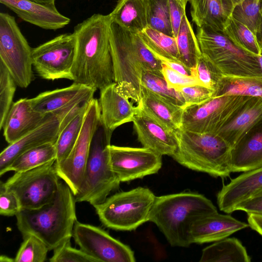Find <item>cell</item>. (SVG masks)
I'll use <instances>...</instances> for the list:
<instances>
[{
  "instance_id": "obj_35",
  "label": "cell",
  "mask_w": 262,
  "mask_h": 262,
  "mask_svg": "<svg viewBox=\"0 0 262 262\" xmlns=\"http://www.w3.org/2000/svg\"><path fill=\"white\" fill-rule=\"evenodd\" d=\"M142 85L172 103L185 108L186 103L179 90L170 88L163 75L143 70Z\"/></svg>"
},
{
  "instance_id": "obj_11",
  "label": "cell",
  "mask_w": 262,
  "mask_h": 262,
  "mask_svg": "<svg viewBox=\"0 0 262 262\" xmlns=\"http://www.w3.org/2000/svg\"><path fill=\"white\" fill-rule=\"evenodd\" d=\"M100 122L98 100L90 103L79 137L68 156L59 163L55 162L57 172L61 180L75 195L81 185L91 142Z\"/></svg>"
},
{
  "instance_id": "obj_54",
  "label": "cell",
  "mask_w": 262,
  "mask_h": 262,
  "mask_svg": "<svg viewBox=\"0 0 262 262\" xmlns=\"http://www.w3.org/2000/svg\"><path fill=\"white\" fill-rule=\"evenodd\" d=\"M242 1V0H232V1H233V2L234 5H235L236 4L238 3L239 2H240Z\"/></svg>"
},
{
  "instance_id": "obj_18",
  "label": "cell",
  "mask_w": 262,
  "mask_h": 262,
  "mask_svg": "<svg viewBox=\"0 0 262 262\" xmlns=\"http://www.w3.org/2000/svg\"><path fill=\"white\" fill-rule=\"evenodd\" d=\"M248 226V224L229 214H220L218 212L207 214L198 218L192 224L189 231L190 241L191 244L215 242Z\"/></svg>"
},
{
  "instance_id": "obj_31",
  "label": "cell",
  "mask_w": 262,
  "mask_h": 262,
  "mask_svg": "<svg viewBox=\"0 0 262 262\" xmlns=\"http://www.w3.org/2000/svg\"><path fill=\"white\" fill-rule=\"evenodd\" d=\"M240 95L258 97L262 100V77H231L224 76L213 97Z\"/></svg>"
},
{
  "instance_id": "obj_32",
  "label": "cell",
  "mask_w": 262,
  "mask_h": 262,
  "mask_svg": "<svg viewBox=\"0 0 262 262\" xmlns=\"http://www.w3.org/2000/svg\"><path fill=\"white\" fill-rule=\"evenodd\" d=\"M139 34L146 47L156 57L181 62L174 37L148 26Z\"/></svg>"
},
{
  "instance_id": "obj_42",
  "label": "cell",
  "mask_w": 262,
  "mask_h": 262,
  "mask_svg": "<svg viewBox=\"0 0 262 262\" xmlns=\"http://www.w3.org/2000/svg\"><path fill=\"white\" fill-rule=\"evenodd\" d=\"M69 239L53 250V254L50 258L51 262H97L83 251L71 246Z\"/></svg>"
},
{
  "instance_id": "obj_21",
  "label": "cell",
  "mask_w": 262,
  "mask_h": 262,
  "mask_svg": "<svg viewBox=\"0 0 262 262\" xmlns=\"http://www.w3.org/2000/svg\"><path fill=\"white\" fill-rule=\"evenodd\" d=\"M100 91V121L105 129L112 134L118 126L133 121L138 108L119 92L115 82Z\"/></svg>"
},
{
  "instance_id": "obj_9",
  "label": "cell",
  "mask_w": 262,
  "mask_h": 262,
  "mask_svg": "<svg viewBox=\"0 0 262 262\" xmlns=\"http://www.w3.org/2000/svg\"><path fill=\"white\" fill-rule=\"evenodd\" d=\"M55 162L16 172L1 186L15 194L21 209L40 207L54 199L61 182Z\"/></svg>"
},
{
  "instance_id": "obj_26",
  "label": "cell",
  "mask_w": 262,
  "mask_h": 262,
  "mask_svg": "<svg viewBox=\"0 0 262 262\" xmlns=\"http://www.w3.org/2000/svg\"><path fill=\"white\" fill-rule=\"evenodd\" d=\"M192 20L198 27L223 32L234 6L232 0H188Z\"/></svg>"
},
{
  "instance_id": "obj_38",
  "label": "cell",
  "mask_w": 262,
  "mask_h": 262,
  "mask_svg": "<svg viewBox=\"0 0 262 262\" xmlns=\"http://www.w3.org/2000/svg\"><path fill=\"white\" fill-rule=\"evenodd\" d=\"M147 20L150 28L173 36L168 0H148Z\"/></svg>"
},
{
  "instance_id": "obj_2",
  "label": "cell",
  "mask_w": 262,
  "mask_h": 262,
  "mask_svg": "<svg viewBox=\"0 0 262 262\" xmlns=\"http://www.w3.org/2000/svg\"><path fill=\"white\" fill-rule=\"evenodd\" d=\"M110 40L117 90L138 104L141 99L143 70L163 75V63L146 47L139 33L113 22Z\"/></svg>"
},
{
  "instance_id": "obj_20",
  "label": "cell",
  "mask_w": 262,
  "mask_h": 262,
  "mask_svg": "<svg viewBox=\"0 0 262 262\" xmlns=\"http://www.w3.org/2000/svg\"><path fill=\"white\" fill-rule=\"evenodd\" d=\"M96 90L74 82L64 88L44 92L29 100L35 111L45 114H56L68 107L91 101Z\"/></svg>"
},
{
  "instance_id": "obj_8",
  "label": "cell",
  "mask_w": 262,
  "mask_h": 262,
  "mask_svg": "<svg viewBox=\"0 0 262 262\" xmlns=\"http://www.w3.org/2000/svg\"><path fill=\"white\" fill-rule=\"evenodd\" d=\"M156 196L149 189L138 187L107 197L94 208L105 227L118 231H132L149 221Z\"/></svg>"
},
{
  "instance_id": "obj_14",
  "label": "cell",
  "mask_w": 262,
  "mask_h": 262,
  "mask_svg": "<svg viewBox=\"0 0 262 262\" xmlns=\"http://www.w3.org/2000/svg\"><path fill=\"white\" fill-rule=\"evenodd\" d=\"M72 237L81 250L97 262H135L134 251L100 227L77 221Z\"/></svg>"
},
{
  "instance_id": "obj_12",
  "label": "cell",
  "mask_w": 262,
  "mask_h": 262,
  "mask_svg": "<svg viewBox=\"0 0 262 262\" xmlns=\"http://www.w3.org/2000/svg\"><path fill=\"white\" fill-rule=\"evenodd\" d=\"M76 48L73 33H64L32 48L34 70L43 79L73 80L72 69Z\"/></svg>"
},
{
  "instance_id": "obj_17",
  "label": "cell",
  "mask_w": 262,
  "mask_h": 262,
  "mask_svg": "<svg viewBox=\"0 0 262 262\" xmlns=\"http://www.w3.org/2000/svg\"><path fill=\"white\" fill-rule=\"evenodd\" d=\"M133 120L138 140L143 147L161 156L174 155L178 148L176 133L165 128L138 106Z\"/></svg>"
},
{
  "instance_id": "obj_15",
  "label": "cell",
  "mask_w": 262,
  "mask_h": 262,
  "mask_svg": "<svg viewBox=\"0 0 262 262\" xmlns=\"http://www.w3.org/2000/svg\"><path fill=\"white\" fill-rule=\"evenodd\" d=\"M109 152L112 170L120 183L156 173L162 165V156L144 147L110 144Z\"/></svg>"
},
{
  "instance_id": "obj_47",
  "label": "cell",
  "mask_w": 262,
  "mask_h": 262,
  "mask_svg": "<svg viewBox=\"0 0 262 262\" xmlns=\"http://www.w3.org/2000/svg\"><path fill=\"white\" fill-rule=\"evenodd\" d=\"M236 210L243 211L247 214L262 215V196L253 197L243 202L238 206Z\"/></svg>"
},
{
  "instance_id": "obj_52",
  "label": "cell",
  "mask_w": 262,
  "mask_h": 262,
  "mask_svg": "<svg viewBox=\"0 0 262 262\" xmlns=\"http://www.w3.org/2000/svg\"><path fill=\"white\" fill-rule=\"evenodd\" d=\"M260 196H262V189L257 191L255 193H254L252 195L251 198H253V197Z\"/></svg>"
},
{
  "instance_id": "obj_7",
  "label": "cell",
  "mask_w": 262,
  "mask_h": 262,
  "mask_svg": "<svg viewBox=\"0 0 262 262\" xmlns=\"http://www.w3.org/2000/svg\"><path fill=\"white\" fill-rule=\"evenodd\" d=\"M196 36L202 54L224 76L262 77L258 55L237 46L223 32L204 26L198 27Z\"/></svg>"
},
{
  "instance_id": "obj_44",
  "label": "cell",
  "mask_w": 262,
  "mask_h": 262,
  "mask_svg": "<svg viewBox=\"0 0 262 262\" xmlns=\"http://www.w3.org/2000/svg\"><path fill=\"white\" fill-rule=\"evenodd\" d=\"M162 74L168 86L177 90L185 86L202 85L197 77L182 75L164 64Z\"/></svg>"
},
{
  "instance_id": "obj_30",
  "label": "cell",
  "mask_w": 262,
  "mask_h": 262,
  "mask_svg": "<svg viewBox=\"0 0 262 262\" xmlns=\"http://www.w3.org/2000/svg\"><path fill=\"white\" fill-rule=\"evenodd\" d=\"M176 39L181 62L188 69L196 71L198 62L202 54L196 36L186 14L182 18Z\"/></svg>"
},
{
  "instance_id": "obj_25",
  "label": "cell",
  "mask_w": 262,
  "mask_h": 262,
  "mask_svg": "<svg viewBox=\"0 0 262 262\" xmlns=\"http://www.w3.org/2000/svg\"><path fill=\"white\" fill-rule=\"evenodd\" d=\"M262 118V100L250 97L216 133L232 147L237 141Z\"/></svg>"
},
{
  "instance_id": "obj_24",
  "label": "cell",
  "mask_w": 262,
  "mask_h": 262,
  "mask_svg": "<svg viewBox=\"0 0 262 262\" xmlns=\"http://www.w3.org/2000/svg\"><path fill=\"white\" fill-rule=\"evenodd\" d=\"M55 114L35 111L29 99L23 98L13 102L2 128L6 141L9 144L14 143Z\"/></svg>"
},
{
  "instance_id": "obj_46",
  "label": "cell",
  "mask_w": 262,
  "mask_h": 262,
  "mask_svg": "<svg viewBox=\"0 0 262 262\" xmlns=\"http://www.w3.org/2000/svg\"><path fill=\"white\" fill-rule=\"evenodd\" d=\"M173 36H177L183 17L186 14L188 0H168Z\"/></svg>"
},
{
  "instance_id": "obj_3",
  "label": "cell",
  "mask_w": 262,
  "mask_h": 262,
  "mask_svg": "<svg viewBox=\"0 0 262 262\" xmlns=\"http://www.w3.org/2000/svg\"><path fill=\"white\" fill-rule=\"evenodd\" d=\"M76 202L68 185L61 181L54 199L38 208L21 209L16 215L23 236L33 234L53 250L71 239L75 222Z\"/></svg>"
},
{
  "instance_id": "obj_36",
  "label": "cell",
  "mask_w": 262,
  "mask_h": 262,
  "mask_svg": "<svg viewBox=\"0 0 262 262\" xmlns=\"http://www.w3.org/2000/svg\"><path fill=\"white\" fill-rule=\"evenodd\" d=\"M223 32L235 44L243 49L256 55L262 54L255 35L246 26L231 16Z\"/></svg>"
},
{
  "instance_id": "obj_10",
  "label": "cell",
  "mask_w": 262,
  "mask_h": 262,
  "mask_svg": "<svg viewBox=\"0 0 262 262\" xmlns=\"http://www.w3.org/2000/svg\"><path fill=\"white\" fill-rule=\"evenodd\" d=\"M32 48L22 34L14 16L0 13V62L16 85L27 88L34 79Z\"/></svg>"
},
{
  "instance_id": "obj_39",
  "label": "cell",
  "mask_w": 262,
  "mask_h": 262,
  "mask_svg": "<svg viewBox=\"0 0 262 262\" xmlns=\"http://www.w3.org/2000/svg\"><path fill=\"white\" fill-rule=\"evenodd\" d=\"M23 241L14 257V262H43L49 249L40 238L33 234L23 236Z\"/></svg>"
},
{
  "instance_id": "obj_40",
  "label": "cell",
  "mask_w": 262,
  "mask_h": 262,
  "mask_svg": "<svg viewBox=\"0 0 262 262\" xmlns=\"http://www.w3.org/2000/svg\"><path fill=\"white\" fill-rule=\"evenodd\" d=\"M16 84L5 66L0 62V128L2 129L13 104Z\"/></svg>"
},
{
  "instance_id": "obj_45",
  "label": "cell",
  "mask_w": 262,
  "mask_h": 262,
  "mask_svg": "<svg viewBox=\"0 0 262 262\" xmlns=\"http://www.w3.org/2000/svg\"><path fill=\"white\" fill-rule=\"evenodd\" d=\"M21 210L20 203L15 194L1 186V215L5 216H15Z\"/></svg>"
},
{
  "instance_id": "obj_51",
  "label": "cell",
  "mask_w": 262,
  "mask_h": 262,
  "mask_svg": "<svg viewBox=\"0 0 262 262\" xmlns=\"http://www.w3.org/2000/svg\"><path fill=\"white\" fill-rule=\"evenodd\" d=\"M0 261L4 262H14V258L13 259L6 255H1L0 257Z\"/></svg>"
},
{
  "instance_id": "obj_48",
  "label": "cell",
  "mask_w": 262,
  "mask_h": 262,
  "mask_svg": "<svg viewBox=\"0 0 262 262\" xmlns=\"http://www.w3.org/2000/svg\"><path fill=\"white\" fill-rule=\"evenodd\" d=\"M247 214L249 226L262 236V215L254 213Z\"/></svg>"
},
{
  "instance_id": "obj_6",
  "label": "cell",
  "mask_w": 262,
  "mask_h": 262,
  "mask_svg": "<svg viewBox=\"0 0 262 262\" xmlns=\"http://www.w3.org/2000/svg\"><path fill=\"white\" fill-rule=\"evenodd\" d=\"M112 135L100 121L91 142L81 185L75 195L76 202H88L94 207L119 187L120 182L113 172L110 162Z\"/></svg>"
},
{
  "instance_id": "obj_4",
  "label": "cell",
  "mask_w": 262,
  "mask_h": 262,
  "mask_svg": "<svg viewBox=\"0 0 262 262\" xmlns=\"http://www.w3.org/2000/svg\"><path fill=\"white\" fill-rule=\"evenodd\" d=\"M217 212L204 195L192 192L156 196L149 216L172 247H187L191 243L189 231L200 216Z\"/></svg>"
},
{
  "instance_id": "obj_27",
  "label": "cell",
  "mask_w": 262,
  "mask_h": 262,
  "mask_svg": "<svg viewBox=\"0 0 262 262\" xmlns=\"http://www.w3.org/2000/svg\"><path fill=\"white\" fill-rule=\"evenodd\" d=\"M137 106L165 128L176 132L181 127L184 108L142 87Z\"/></svg>"
},
{
  "instance_id": "obj_41",
  "label": "cell",
  "mask_w": 262,
  "mask_h": 262,
  "mask_svg": "<svg viewBox=\"0 0 262 262\" xmlns=\"http://www.w3.org/2000/svg\"><path fill=\"white\" fill-rule=\"evenodd\" d=\"M196 71L201 84L214 92L224 76L221 71L203 55L199 59Z\"/></svg>"
},
{
  "instance_id": "obj_23",
  "label": "cell",
  "mask_w": 262,
  "mask_h": 262,
  "mask_svg": "<svg viewBox=\"0 0 262 262\" xmlns=\"http://www.w3.org/2000/svg\"><path fill=\"white\" fill-rule=\"evenodd\" d=\"M262 189V166L243 172L223 185L217 194V203L221 211L231 213L243 202L249 200Z\"/></svg>"
},
{
  "instance_id": "obj_49",
  "label": "cell",
  "mask_w": 262,
  "mask_h": 262,
  "mask_svg": "<svg viewBox=\"0 0 262 262\" xmlns=\"http://www.w3.org/2000/svg\"><path fill=\"white\" fill-rule=\"evenodd\" d=\"M255 36L258 45L262 51V12Z\"/></svg>"
},
{
  "instance_id": "obj_13",
  "label": "cell",
  "mask_w": 262,
  "mask_h": 262,
  "mask_svg": "<svg viewBox=\"0 0 262 262\" xmlns=\"http://www.w3.org/2000/svg\"><path fill=\"white\" fill-rule=\"evenodd\" d=\"M250 96L223 95L184 108L181 128L201 133L216 134Z\"/></svg>"
},
{
  "instance_id": "obj_53",
  "label": "cell",
  "mask_w": 262,
  "mask_h": 262,
  "mask_svg": "<svg viewBox=\"0 0 262 262\" xmlns=\"http://www.w3.org/2000/svg\"><path fill=\"white\" fill-rule=\"evenodd\" d=\"M258 60L259 61V63L262 71V54L260 55H258Z\"/></svg>"
},
{
  "instance_id": "obj_28",
  "label": "cell",
  "mask_w": 262,
  "mask_h": 262,
  "mask_svg": "<svg viewBox=\"0 0 262 262\" xmlns=\"http://www.w3.org/2000/svg\"><path fill=\"white\" fill-rule=\"evenodd\" d=\"M148 0H119L109 14L112 22L133 33H139L148 26Z\"/></svg>"
},
{
  "instance_id": "obj_43",
  "label": "cell",
  "mask_w": 262,
  "mask_h": 262,
  "mask_svg": "<svg viewBox=\"0 0 262 262\" xmlns=\"http://www.w3.org/2000/svg\"><path fill=\"white\" fill-rule=\"evenodd\" d=\"M186 106L202 103L213 97L214 91L201 85L185 86L179 90Z\"/></svg>"
},
{
  "instance_id": "obj_37",
  "label": "cell",
  "mask_w": 262,
  "mask_h": 262,
  "mask_svg": "<svg viewBox=\"0 0 262 262\" xmlns=\"http://www.w3.org/2000/svg\"><path fill=\"white\" fill-rule=\"evenodd\" d=\"M261 12L262 0H242L234 5L231 16L255 35Z\"/></svg>"
},
{
  "instance_id": "obj_29",
  "label": "cell",
  "mask_w": 262,
  "mask_h": 262,
  "mask_svg": "<svg viewBox=\"0 0 262 262\" xmlns=\"http://www.w3.org/2000/svg\"><path fill=\"white\" fill-rule=\"evenodd\" d=\"M201 262H250L246 248L236 238H225L205 248Z\"/></svg>"
},
{
  "instance_id": "obj_1",
  "label": "cell",
  "mask_w": 262,
  "mask_h": 262,
  "mask_svg": "<svg viewBox=\"0 0 262 262\" xmlns=\"http://www.w3.org/2000/svg\"><path fill=\"white\" fill-rule=\"evenodd\" d=\"M111 23L110 14H94L75 26L74 82L100 91L115 82L110 40Z\"/></svg>"
},
{
  "instance_id": "obj_50",
  "label": "cell",
  "mask_w": 262,
  "mask_h": 262,
  "mask_svg": "<svg viewBox=\"0 0 262 262\" xmlns=\"http://www.w3.org/2000/svg\"><path fill=\"white\" fill-rule=\"evenodd\" d=\"M31 1L41 4H46V5H50V4H55V2L56 0H30Z\"/></svg>"
},
{
  "instance_id": "obj_34",
  "label": "cell",
  "mask_w": 262,
  "mask_h": 262,
  "mask_svg": "<svg viewBox=\"0 0 262 262\" xmlns=\"http://www.w3.org/2000/svg\"><path fill=\"white\" fill-rule=\"evenodd\" d=\"M55 143H46L30 149L17 157L8 167L7 172L23 171L56 161Z\"/></svg>"
},
{
  "instance_id": "obj_16",
  "label": "cell",
  "mask_w": 262,
  "mask_h": 262,
  "mask_svg": "<svg viewBox=\"0 0 262 262\" xmlns=\"http://www.w3.org/2000/svg\"><path fill=\"white\" fill-rule=\"evenodd\" d=\"M66 114V110L57 112L40 125L5 148L0 154V176L6 173L13 161L24 152L46 143H55L59 133L60 120Z\"/></svg>"
},
{
  "instance_id": "obj_33",
  "label": "cell",
  "mask_w": 262,
  "mask_h": 262,
  "mask_svg": "<svg viewBox=\"0 0 262 262\" xmlns=\"http://www.w3.org/2000/svg\"><path fill=\"white\" fill-rule=\"evenodd\" d=\"M90 103L60 129L55 143L57 151L55 163H59L65 159L74 146L81 130Z\"/></svg>"
},
{
  "instance_id": "obj_22",
  "label": "cell",
  "mask_w": 262,
  "mask_h": 262,
  "mask_svg": "<svg viewBox=\"0 0 262 262\" xmlns=\"http://www.w3.org/2000/svg\"><path fill=\"white\" fill-rule=\"evenodd\" d=\"M0 3L24 21L44 29H59L71 21L57 10L55 4H41L30 0H0Z\"/></svg>"
},
{
  "instance_id": "obj_19",
  "label": "cell",
  "mask_w": 262,
  "mask_h": 262,
  "mask_svg": "<svg viewBox=\"0 0 262 262\" xmlns=\"http://www.w3.org/2000/svg\"><path fill=\"white\" fill-rule=\"evenodd\" d=\"M231 172H245L262 166V118L231 148Z\"/></svg>"
},
{
  "instance_id": "obj_5",
  "label": "cell",
  "mask_w": 262,
  "mask_h": 262,
  "mask_svg": "<svg viewBox=\"0 0 262 262\" xmlns=\"http://www.w3.org/2000/svg\"><path fill=\"white\" fill-rule=\"evenodd\" d=\"M178 148L172 157L182 166L214 177L227 178L231 146L219 135L180 128L175 132Z\"/></svg>"
}]
</instances>
